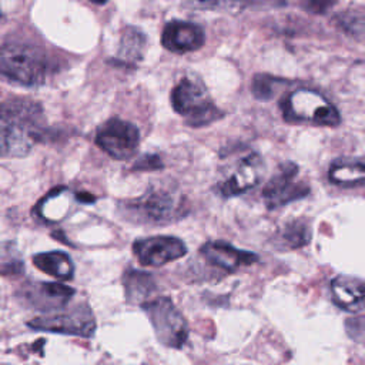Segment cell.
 Returning <instances> with one entry per match:
<instances>
[{"instance_id":"603a6c76","label":"cell","mask_w":365,"mask_h":365,"mask_svg":"<svg viewBox=\"0 0 365 365\" xmlns=\"http://www.w3.org/2000/svg\"><path fill=\"white\" fill-rule=\"evenodd\" d=\"M282 86H285V80L282 78H277L268 74H257L252 80L251 90L257 98L269 100Z\"/></svg>"},{"instance_id":"9c48e42d","label":"cell","mask_w":365,"mask_h":365,"mask_svg":"<svg viewBox=\"0 0 365 365\" xmlns=\"http://www.w3.org/2000/svg\"><path fill=\"white\" fill-rule=\"evenodd\" d=\"M96 143L111 158L128 160L140 145V131L130 121L110 118L97 130Z\"/></svg>"},{"instance_id":"484cf974","label":"cell","mask_w":365,"mask_h":365,"mask_svg":"<svg viewBox=\"0 0 365 365\" xmlns=\"http://www.w3.org/2000/svg\"><path fill=\"white\" fill-rule=\"evenodd\" d=\"M135 170H158L163 168V161L158 155H144L138 161H135Z\"/></svg>"},{"instance_id":"7a4b0ae2","label":"cell","mask_w":365,"mask_h":365,"mask_svg":"<svg viewBox=\"0 0 365 365\" xmlns=\"http://www.w3.org/2000/svg\"><path fill=\"white\" fill-rule=\"evenodd\" d=\"M121 217L134 224L164 225L182 218L188 204L173 187L153 185L143 195L118 202Z\"/></svg>"},{"instance_id":"4316f807","label":"cell","mask_w":365,"mask_h":365,"mask_svg":"<svg viewBox=\"0 0 365 365\" xmlns=\"http://www.w3.org/2000/svg\"><path fill=\"white\" fill-rule=\"evenodd\" d=\"M90 1H93V3H96V4H104V3H107L108 0H90Z\"/></svg>"},{"instance_id":"d4e9b609","label":"cell","mask_w":365,"mask_h":365,"mask_svg":"<svg viewBox=\"0 0 365 365\" xmlns=\"http://www.w3.org/2000/svg\"><path fill=\"white\" fill-rule=\"evenodd\" d=\"M346 332H348V335L354 341L362 342L364 341V318L362 317L348 318V321H346Z\"/></svg>"},{"instance_id":"8992f818","label":"cell","mask_w":365,"mask_h":365,"mask_svg":"<svg viewBox=\"0 0 365 365\" xmlns=\"http://www.w3.org/2000/svg\"><path fill=\"white\" fill-rule=\"evenodd\" d=\"M151 321L157 339L168 348H182L188 338V325L184 315L167 297L150 298L141 304Z\"/></svg>"},{"instance_id":"30bf717a","label":"cell","mask_w":365,"mask_h":365,"mask_svg":"<svg viewBox=\"0 0 365 365\" xmlns=\"http://www.w3.org/2000/svg\"><path fill=\"white\" fill-rule=\"evenodd\" d=\"M265 173V161L258 153L242 157L232 168V173L217 184V192L224 198L237 197L254 188Z\"/></svg>"},{"instance_id":"9a60e30c","label":"cell","mask_w":365,"mask_h":365,"mask_svg":"<svg viewBox=\"0 0 365 365\" xmlns=\"http://www.w3.org/2000/svg\"><path fill=\"white\" fill-rule=\"evenodd\" d=\"M331 295L341 309L358 312L364 307V282L359 278L339 275L331 282Z\"/></svg>"},{"instance_id":"e0dca14e","label":"cell","mask_w":365,"mask_h":365,"mask_svg":"<svg viewBox=\"0 0 365 365\" xmlns=\"http://www.w3.org/2000/svg\"><path fill=\"white\" fill-rule=\"evenodd\" d=\"M123 285L125 298L131 304H143L151 298L153 292L155 291L154 278L148 272L137 271V269H127L123 275Z\"/></svg>"},{"instance_id":"ac0fdd59","label":"cell","mask_w":365,"mask_h":365,"mask_svg":"<svg viewBox=\"0 0 365 365\" xmlns=\"http://www.w3.org/2000/svg\"><path fill=\"white\" fill-rule=\"evenodd\" d=\"M332 184L341 187H361L365 180V164L362 160H338L328 171Z\"/></svg>"},{"instance_id":"5b68a950","label":"cell","mask_w":365,"mask_h":365,"mask_svg":"<svg viewBox=\"0 0 365 365\" xmlns=\"http://www.w3.org/2000/svg\"><path fill=\"white\" fill-rule=\"evenodd\" d=\"M281 111L288 123H308L325 127H335L341 123L336 107L321 93L309 88H298L288 93L281 101Z\"/></svg>"},{"instance_id":"2e32d148","label":"cell","mask_w":365,"mask_h":365,"mask_svg":"<svg viewBox=\"0 0 365 365\" xmlns=\"http://www.w3.org/2000/svg\"><path fill=\"white\" fill-rule=\"evenodd\" d=\"M147 38L141 30L137 27H125L121 31L120 47L114 64L124 67H134L138 64L144 56Z\"/></svg>"},{"instance_id":"44dd1931","label":"cell","mask_w":365,"mask_h":365,"mask_svg":"<svg viewBox=\"0 0 365 365\" xmlns=\"http://www.w3.org/2000/svg\"><path fill=\"white\" fill-rule=\"evenodd\" d=\"M191 7L205 10H240L244 7H277L284 0H187Z\"/></svg>"},{"instance_id":"3957f363","label":"cell","mask_w":365,"mask_h":365,"mask_svg":"<svg viewBox=\"0 0 365 365\" xmlns=\"http://www.w3.org/2000/svg\"><path fill=\"white\" fill-rule=\"evenodd\" d=\"M47 71V60L40 48L23 43L0 47V76L7 81L34 87L46 81Z\"/></svg>"},{"instance_id":"7402d4cb","label":"cell","mask_w":365,"mask_h":365,"mask_svg":"<svg viewBox=\"0 0 365 365\" xmlns=\"http://www.w3.org/2000/svg\"><path fill=\"white\" fill-rule=\"evenodd\" d=\"M338 26L356 40L364 38V11L362 9H354L336 16Z\"/></svg>"},{"instance_id":"d6986e66","label":"cell","mask_w":365,"mask_h":365,"mask_svg":"<svg viewBox=\"0 0 365 365\" xmlns=\"http://www.w3.org/2000/svg\"><path fill=\"white\" fill-rule=\"evenodd\" d=\"M33 264L43 272L58 279H71L74 274V264L71 258L61 251L40 252L33 257Z\"/></svg>"},{"instance_id":"277c9868","label":"cell","mask_w":365,"mask_h":365,"mask_svg":"<svg viewBox=\"0 0 365 365\" xmlns=\"http://www.w3.org/2000/svg\"><path fill=\"white\" fill-rule=\"evenodd\" d=\"M171 106L191 127L208 125L224 115L214 104L202 81L194 76L181 78L173 88Z\"/></svg>"},{"instance_id":"4fadbf2b","label":"cell","mask_w":365,"mask_h":365,"mask_svg":"<svg viewBox=\"0 0 365 365\" xmlns=\"http://www.w3.org/2000/svg\"><path fill=\"white\" fill-rule=\"evenodd\" d=\"M201 257L211 265L225 271L234 272L240 267L254 264L258 257L250 251L238 250L224 241H208L200 248Z\"/></svg>"},{"instance_id":"ba28073f","label":"cell","mask_w":365,"mask_h":365,"mask_svg":"<svg viewBox=\"0 0 365 365\" xmlns=\"http://www.w3.org/2000/svg\"><path fill=\"white\" fill-rule=\"evenodd\" d=\"M27 325L33 329L90 338L96 331V319L86 304H77L68 311L33 318Z\"/></svg>"},{"instance_id":"cb8c5ba5","label":"cell","mask_w":365,"mask_h":365,"mask_svg":"<svg viewBox=\"0 0 365 365\" xmlns=\"http://www.w3.org/2000/svg\"><path fill=\"white\" fill-rule=\"evenodd\" d=\"M336 0H302V9L312 14H322L328 11Z\"/></svg>"},{"instance_id":"8fae6325","label":"cell","mask_w":365,"mask_h":365,"mask_svg":"<svg viewBox=\"0 0 365 365\" xmlns=\"http://www.w3.org/2000/svg\"><path fill=\"white\" fill-rule=\"evenodd\" d=\"M133 252L143 265L160 267L187 254V245L177 237L155 235L137 240L133 244Z\"/></svg>"},{"instance_id":"52a82bcc","label":"cell","mask_w":365,"mask_h":365,"mask_svg":"<svg viewBox=\"0 0 365 365\" xmlns=\"http://www.w3.org/2000/svg\"><path fill=\"white\" fill-rule=\"evenodd\" d=\"M294 163L281 164L262 188V200L268 210H277L309 194V184L298 177Z\"/></svg>"},{"instance_id":"6da1fadb","label":"cell","mask_w":365,"mask_h":365,"mask_svg":"<svg viewBox=\"0 0 365 365\" xmlns=\"http://www.w3.org/2000/svg\"><path fill=\"white\" fill-rule=\"evenodd\" d=\"M46 137L41 104L27 98H14L0 104V157H24L37 141Z\"/></svg>"},{"instance_id":"5bb4252c","label":"cell","mask_w":365,"mask_h":365,"mask_svg":"<svg viewBox=\"0 0 365 365\" xmlns=\"http://www.w3.org/2000/svg\"><path fill=\"white\" fill-rule=\"evenodd\" d=\"M161 41L163 46L173 53H188L202 47L205 34L195 23L173 20L165 24Z\"/></svg>"},{"instance_id":"7c38bea8","label":"cell","mask_w":365,"mask_h":365,"mask_svg":"<svg viewBox=\"0 0 365 365\" xmlns=\"http://www.w3.org/2000/svg\"><path fill=\"white\" fill-rule=\"evenodd\" d=\"M17 295L24 305L47 312L64 308L74 295V289L58 282H26Z\"/></svg>"},{"instance_id":"ffe728a7","label":"cell","mask_w":365,"mask_h":365,"mask_svg":"<svg viewBox=\"0 0 365 365\" xmlns=\"http://www.w3.org/2000/svg\"><path fill=\"white\" fill-rule=\"evenodd\" d=\"M274 242L279 248L295 250L309 242V227L304 220H295L285 224L274 237Z\"/></svg>"}]
</instances>
